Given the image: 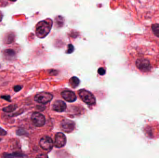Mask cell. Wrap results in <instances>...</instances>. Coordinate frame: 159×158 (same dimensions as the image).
Segmentation results:
<instances>
[{
	"mask_svg": "<svg viewBox=\"0 0 159 158\" xmlns=\"http://www.w3.org/2000/svg\"><path fill=\"white\" fill-rule=\"evenodd\" d=\"M52 26V22H49L47 21H43L39 22L36 26V35L38 38H45L50 32Z\"/></svg>",
	"mask_w": 159,
	"mask_h": 158,
	"instance_id": "6da1fadb",
	"label": "cell"
},
{
	"mask_svg": "<svg viewBox=\"0 0 159 158\" xmlns=\"http://www.w3.org/2000/svg\"><path fill=\"white\" fill-rule=\"evenodd\" d=\"M145 134L152 139L159 137V123L157 122H152L147 124L144 128Z\"/></svg>",
	"mask_w": 159,
	"mask_h": 158,
	"instance_id": "7a4b0ae2",
	"label": "cell"
},
{
	"mask_svg": "<svg viewBox=\"0 0 159 158\" xmlns=\"http://www.w3.org/2000/svg\"><path fill=\"white\" fill-rule=\"evenodd\" d=\"M78 94L81 99L87 105H94L96 102V99L93 94L88 90L81 89L78 92Z\"/></svg>",
	"mask_w": 159,
	"mask_h": 158,
	"instance_id": "3957f363",
	"label": "cell"
},
{
	"mask_svg": "<svg viewBox=\"0 0 159 158\" xmlns=\"http://www.w3.org/2000/svg\"><path fill=\"white\" fill-rule=\"evenodd\" d=\"M53 98V96L50 93L42 92L37 94L35 97V101L41 104H46L50 102Z\"/></svg>",
	"mask_w": 159,
	"mask_h": 158,
	"instance_id": "277c9868",
	"label": "cell"
},
{
	"mask_svg": "<svg viewBox=\"0 0 159 158\" xmlns=\"http://www.w3.org/2000/svg\"><path fill=\"white\" fill-rule=\"evenodd\" d=\"M135 64L138 69L143 72H148L151 69L152 66L148 59L143 58L138 59Z\"/></svg>",
	"mask_w": 159,
	"mask_h": 158,
	"instance_id": "5b68a950",
	"label": "cell"
},
{
	"mask_svg": "<svg viewBox=\"0 0 159 158\" xmlns=\"http://www.w3.org/2000/svg\"><path fill=\"white\" fill-rule=\"evenodd\" d=\"M31 120L34 125L37 127H42L45 123L44 116L39 112L33 113L31 115Z\"/></svg>",
	"mask_w": 159,
	"mask_h": 158,
	"instance_id": "8992f818",
	"label": "cell"
},
{
	"mask_svg": "<svg viewBox=\"0 0 159 158\" xmlns=\"http://www.w3.org/2000/svg\"><path fill=\"white\" fill-rule=\"evenodd\" d=\"M53 141L51 138L49 136L43 137L40 141V145L43 149L45 150H51L53 147Z\"/></svg>",
	"mask_w": 159,
	"mask_h": 158,
	"instance_id": "52a82bcc",
	"label": "cell"
},
{
	"mask_svg": "<svg viewBox=\"0 0 159 158\" xmlns=\"http://www.w3.org/2000/svg\"><path fill=\"white\" fill-rule=\"evenodd\" d=\"M54 146L57 148L64 146L67 142L66 136L62 133H56L54 138Z\"/></svg>",
	"mask_w": 159,
	"mask_h": 158,
	"instance_id": "ba28073f",
	"label": "cell"
},
{
	"mask_svg": "<svg viewBox=\"0 0 159 158\" xmlns=\"http://www.w3.org/2000/svg\"><path fill=\"white\" fill-rule=\"evenodd\" d=\"M61 129L65 132L71 133L75 128V124L74 122L69 120H63L61 124Z\"/></svg>",
	"mask_w": 159,
	"mask_h": 158,
	"instance_id": "9c48e42d",
	"label": "cell"
},
{
	"mask_svg": "<svg viewBox=\"0 0 159 158\" xmlns=\"http://www.w3.org/2000/svg\"><path fill=\"white\" fill-rule=\"evenodd\" d=\"M61 96L64 100L68 102H74L77 99V97L74 92L71 90H65L61 93Z\"/></svg>",
	"mask_w": 159,
	"mask_h": 158,
	"instance_id": "30bf717a",
	"label": "cell"
},
{
	"mask_svg": "<svg viewBox=\"0 0 159 158\" xmlns=\"http://www.w3.org/2000/svg\"><path fill=\"white\" fill-rule=\"evenodd\" d=\"M67 108L66 103L61 100H56L53 103L52 109L56 112H62Z\"/></svg>",
	"mask_w": 159,
	"mask_h": 158,
	"instance_id": "8fae6325",
	"label": "cell"
},
{
	"mask_svg": "<svg viewBox=\"0 0 159 158\" xmlns=\"http://www.w3.org/2000/svg\"><path fill=\"white\" fill-rule=\"evenodd\" d=\"M15 35L14 32H10L6 33L4 38V42L6 44H11L15 40Z\"/></svg>",
	"mask_w": 159,
	"mask_h": 158,
	"instance_id": "7c38bea8",
	"label": "cell"
},
{
	"mask_svg": "<svg viewBox=\"0 0 159 158\" xmlns=\"http://www.w3.org/2000/svg\"><path fill=\"white\" fill-rule=\"evenodd\" d=\"M3 55L6 59H12L16 56V53L14 50L11 49L5 50L3 51Z\"/></svg>",
	"mask_w": 159,
	"mask_h": 158,
	"instance_id": "4fadbf2b",
	"label": "cell"
},
{
	"mask_svg": "<svg viewBox=\"0 0 159 158\" xmlns=\"http://www.w3.org/2000/svg\"><path fill=\"white\" fill-rule=\"evenodd\" d=\"M23 156V154L19 152H15L12 154L3 153L1 155L2 158H14V157H22Z\"/></svg>",
	"mask_w": 159,
	"mask_h": 158,
	"instance_id": "5bb4252c",
	"label": "cell"
},
{
	"mask_svg": "<svg viewBox=\"0 0 159 158\" xmlns=\"http://www.w3.org/2000/svg\"><path fill=\"white\" fill-rule=\"evenodd\" d=\"M17 105L15 104H12V105H9L8 106L3 107L2 109V111L6 113H11L14 111L17 108Z\"/></svg>",
	"mask_w": 159,
	"mask_h": 158,
	"instance_id": "9a60e30c",
	"label": "cell"
},
{
	"mask_svg": "<svg viewBox=\"0 0 159 158\" xmlns=\"http://www.w3.org/2000/svg\"><path fill=\"white\" fill-rule=\"evenodd\" d=\"M69 84L72 88H76L80 84V80L76 76H73L69 79Z\"/></svg>",
	"mask_w": 159,
	"mask_h": 158,
	"instance_id": "2e32d148",
	"label": "cell"
},
{
	"mask_svg": "<svg viewBox=\"0 0 159 158\" xmlns=\"http://www.w3.org/2000/svg\"><path fill=\"white\" fill-rule=\"evenodd\" d=\"M152 30L155 36L159 38V24H154L152 25Z\"/></svg>",
	"mask_w": 159,
	"mask_h": 158,
	"instance_id": "e0dca14e",
	"label": "cell"
},
{
	"mask_svg": "<svg viewBox=\"0 0 159 158\" xmlns=\"http://www.w3.org/2000/svg\"><path fill=\"white\" fill-rule=\"evenodd\" d=\"M16 134H17L18 136H21L23 135H25L26 134V131L23 129L22 128H19L16 132Z\"/></svg>",
	"mask_w": 159,
	"mask_h": 158,
	"instance_id": "ac0fdd59",
	"label": "cell"
},
{
	"mask_svg": "<svg viewBox=\"0 0 159 158\" xmlns=\"http://www.w3.org/2000/svg\"><path fill=\"white\" fill-rule=\"evenodd\" d=\"M74 47L72 45L69 44L68 45V49L67 51V53L68 54H70L74 52Z\"/></svg>",
	"mask_w": 159,
	"mask_h": 158,
	"instance_id": "d6986e66",
	"label": "cell"
},
{
	"mask_svg": "<svg viewBox=\"0 0 159 158\" xmlns=\"http://www.w3.org/2000/svg\"><path fill=\"white\" fill-rule=\"evenodd\" d=\"M1 99H4V100H6L7 101L9 102H11V97L9 95H4V96H1Z\"/></svg>",
	"mask_w": 159,
	"mask_h": 158,
	"instance_id": "ffe728a7",
	"label": "cell"
},
{
	"mask_svg": "<svg viewBox=\"0 0 159 158\" xmlns=\"http://www.w3.org/2000/svg\"><path fill=\"white\" fill-rule=\"evenodd\" d=\"M98 73L100 75H104L105 74V73H106V70L104 68H102V67H101V68H99L98 70Z\"/></svg>",
	"mask_w": 159,
	"mask_h": 158,
	"instance_id": "44dd1931",
	"label": "cell"
},
{
	"mask_svg": "<svg viewBox=\"0 0 159 158\" xmlns=\"http://www.w3.org/2000/svg\"><path fill=\"white\" fill-rule=\"evenodd\" d=\"M23 88V86H21V85H15L13 89H14V90L15 92H20L21 89Z\"/></svg>",
	"mask_w": 159,
	"mask_h": 158,
	"instance_id": "7402d4cb",
	"label": "cell"
},
{
	"mask_svg": "<svg viewBox=\"0 0 159 158\" xmlns=\"http://www.w3.org/2000/svg\"><path fill=\"white\" fill-rule=\"evenodd\" d=\"M7 134L6 131L0 127V136H5Z\"/></svg>",
	"mask_w": 159,
	"mask_h": 158,
	"instance_id": "603a6c76",
	"label": "cell"
},
{
	"mask_svg": "<svg viewBox=\"0 0 159 158\" xmlns=\"http://www.w3.org/2000/svg\"><path fill=\"white\" fill-rule=\"evenodd\" d=\"M36 158H49L48 155L44 154H39L36 156Z\"/></svg>",
	"mask_w": 159,
	"mask_h": 158,
	"instance_id": "cb8c5ba5",
	"label": "cell"
},
{
	"mask_svg": "<svg viewBox=\"0 0 159 158\" xmlns=\"http://www.w3.org/2000/svg\"><path fill=\"white\" fill-rule=\"evenodd\" d=\"M3 15L2 14V12L0 11V22L2 21V18H3Z\"/></svg>",
	"mask_w": 159,
	"mask_h": 158,
	"instance_id": "d4e9b609",
	"label": "cell"
},
{
	"mask_svg": "<svg viewBox=\"0 0 159 158\" xmlns=\"http://www.w3.org/2000/svg\"><path fill=\"white\" fill-rule=\"evenodd\" d=\"M1 139H0V141H1Z\"/></svg>",
	"mask_w": 159,
	"mask_h": 158,
	"instance_id": "484cf974",
	"label": "cell"
},
{
	"mask_svg": "<svg viewBox=\"0 0 159 158\" xmlns=\"http://www.w3.org/2000/svg\"><path fill=\"white\" fill-rule=\"evenodd\" d=\"M0 67H1V65H0Z\"/></svg>",
	"mask_w": 159,
	"mask_h": 158,
	"instance_id": "4316f807",
	"label": "cell"
}]
</instances>
